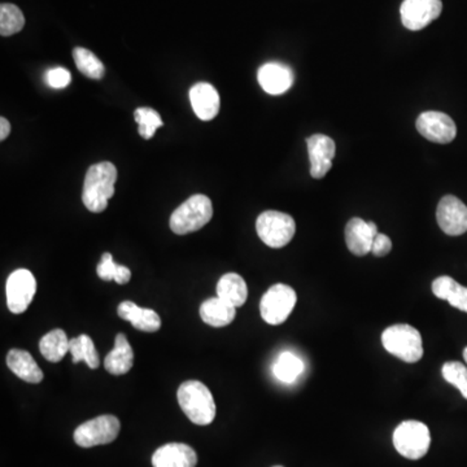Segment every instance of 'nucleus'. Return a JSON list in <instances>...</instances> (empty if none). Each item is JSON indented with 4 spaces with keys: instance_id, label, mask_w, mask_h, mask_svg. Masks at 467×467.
<instances>
[{
    "instance_id": "f257e3e1",
    "label": "nucleus",
    "mask_w": 467,
    "mask_h": 467,
    "mask_svg": "<svg viewBox=\"0 0 467 467\" xmlns=\"http://www.w3.org/2000/svg\"><path fill=\"white\" fill-rule=\"evenodd\" d=\"M117 169L112 163L90 166L83 183L82 202L93 213H102L114 195Z\"/></svg>"
},
{
    "instance_id": "f03ea898",
    "label": "nucleus",
    "mask_w": 467,
    "mask_h": 467,
    "mask_svg": "<svg viewBox=\"0 0 467 467\" xmlns=\"http://www.w3.org/2000/svg\"><path fill=\"white\" fill-rule=\"evenodd\" d=\"M180 409L197 426H208L216 418V403L208 387L199 380H188L177 392Z\"/></svg>"
},
{
    "instance_id": "7ed1b4c3",
    "label": "nucleus",
    "mask_w": 467,
    "mask_h": 467,
    "mask_svg": "<svg viewBox=\"0 0 467 467\" xmlns=\"http://www.w3.org/2000/svg\"><path fill=\"white\" fill-rule=\"evenodd\" d=\"M213 217V204L205 195L197 194L188 197L171 216V229L174 234L195 233L204 228Z\"/></svg>"
},
{
    "instance_id": "20e7f679",
    "label": "nucleus",
    "mask_w": 467,
    "mask_h": 467,
    "mask_svg": "<svg viewBox=\"0 0 467 467\" xmlns=\"http://www.w3.org/2000/svg\"><path fill=\"white\" fill-rule=\"evenodd\" d=\"M382 344L388 354L406 363H415L423 357L420 331L405 323L389 326L382 334Z\"/></svg>"
},
{
    "instance_id": "39448f33",
    "label": "nucleus",
    "mask_w": 467,
    "mask_h": 467,
    "mask_svg": "<svg viewBox=\"0 0 467 467\" xmlns=\"http://www.w3.org/2000/svg\"><path fill=\"white\" fill-rule=\"evenodd\" d=\"M256 231L268 247L278 249L291 242L296 233V223L288 213L266 211L256 221Z\"/></svg>"
},
{
    "instance_id": "423d86ee",
    "label": "nucleus",
    "mask_w": 467,
    "mask_h": 467,
    "mask_svg": "<svg viewBox=\"0 0 467 467\" xmlns=\"http://www.w3.org/2000/svg\"><path fill=\"white\" fill-rule=\"evenodd\" d=\"M431 444L429 427L418 421H405L394 432L395 449L408 460L425 457Z\"/></svg>"
},
{
    "instance_id": "0eeeda50",
    "label": "nucleus",
    "mask_w": 467,
    "mask_h": 467,
    "mask_svg": "<svg viewBox=\"0 0 467 467\" xmlns=\"http://www.w3.org/2000/svg\"><path fill=\"white\" fill-rule=\"evenodd\" d=\"M296 292L288 285L278 283L271 286L260 303L263 320L271 326L282 325L296 305Z\"/></svg>"
},
{
    "instance_id": "6e6552de",
    "label": "nucleus",
    "mask_w": 467,
    "mask_h": 467,
    "mask_svg": "<svg viewBox=\"0 0 467 467\" xmlns=\"http://www.w3.org/2000/svg\"><path fill=\"white\" fill-rule=\"evenodd\" d=\"M121 423L114 415L105 414L88 421L77 427L74 431V441L81 448H93L104 446L117 439Z\"/></svg>"
},
{
    "instance_id": "1a4fd4ad",
    "label": "nucleus",
    "mask_w": 467,
    "mask_h": 467,
    "mask_svg": "<svg viewBox=\"0 0 467 467\" xmlns=\"http://www.w3.org/2000/svg\"><path fill=\"white\" fill-rule=\"evenodd\" d=\"M37 292V280L28 269H17L5 283L7 306L13 314L27 312Z\"/></svg>"
},
{
    "instance_id": "9d476101",
    "label": "nucleus",
    "mask_w": 467,
    "mask_h": 467,
    "mask_svg": "<svg viewBox=\"0 0 467 467\" xmlns=\"http://www.w3.org/2000/svg\"><path fill=\"white\" fill-rule=\"evenodd\" d=\"M417 130L429 142L448 145L457 136L454 120L443 112H423L417 119Z\"/></svg>"
},
{
    "instance_id": "9b49d317",
    "label": "nucleus",
    "mask_w": 467,
    "mask_h": 467,
    "mask_svg": "<svg viewBox=\"0 0 467 467\" xmlns=\"http://www.w3.org/2000/svg\"><path fill=\"white\" fill-rule=\"evenodd\" d=\"M441 11V0H404L400 7L401 21L409 30H422L440 16Z\"/></svg>"
},
{
    "instance_id": "f8f14e48",
    "label": "nucleus",
    "mask_w": 467,
    "mask_h": 467,
    "mask_svg": "<svg viewBox=\"0 0 467 467\" xmlns=\"http://www.w3.org/2000/svg\"><path fill=\"white\" fill-rule=\"evenodd\" d=\"M437 220L441 230L451 237L467 231V206L454 195H446L440 200L437 209Z\"/></svg>"
},
{
    "instance_id": "ddd939ff",
    "label": "nucleus",
    "mask_w": 467,
    "mask_h": 467,
    "mask_svg": "<svg viewBox=\"0 0 467 467\" xmlns=\"http://www.w3.org/2000/svg\"><path fill=\"white\" fill-rule=\"evenodd\" d=\"M309 160H311V176L314 179H321L331 171L332 159L337 154L332 138L325 134H314L306 139Z\"/></svg>"
},
{
    "instance_id": "4468645a",
    "label": "nucleus",
    "mask_w": 467,
    "mask_h": 467,
    "mask_svg": "<svg viewBox=\"0 0 467 467\" xmlns=\"http://www.w3.org/2000/svg\"><path fill=\"white\" fill-rule=\"evenodd\" d=\"M378 234L379 231L372 221L354 217L346 226V247L356 256H365L371 252L372 242Z\"/></svg>"
},
{
    "instance_id": "2eb2a0df",
    "label": "nucleus",
    "mask_w": 467,
    "mask_h": 467,
    "mask_svg": "<svg viewBox=\"0 0 467 467\" xmlns=\"http://www.w3.org/2000/svg\"><path fill=\"white\" fill-rule=\"evenodd\" d=\"M257 79L265 93L271 96H282L288 93L294 83V73L288 65L268 63L259 69Z\"/></svg>"
},
{
    "instance_id": "dca6fc26",
    "label": "nucleus",
    "mask_w": 467,
    "mask_h": 467,
    "mask_svg": "<svg viewBox=\"0 0 467 467\" xmlns=\"http://www.w3.org/2000/svg\"><path fill=\"white\" fill-rule=\"evenodd\" d=\"M196 463V452L188 444H165L152 455L154 467H195Z\"/></svg>"
},
{
    "instance_id": "f3484780",
    "label": "nucleus",
    "mask_w": 467,
    "mask_h": 467,
    "mask_svg": "<svg viewBox=\"0 0 467 467\" xmlns=\"http://www.w3.org/2000/svg\"><path fill=\"white\" fill-rule=\"evenodd\" d=\"M191 105L195 114L203 121H211L220 112V96L209 83L199 82L190 90Z\"/></svg>"
},
{
    "instance_id": "a211bd4d",
    "label": "nucleus",
    "mask_w": 467,
    "mask_h": 467,
    "mask_svg": "<svg viewBox=\"0 0 467 467\" xmlns=\"http://www.w3.org/2000/svg\"><path fill=\"white\" fill-rule=\"evenodd\" d=\"M117 313L122 320L130 322L137 330L156 332L162 328V318L152 309L140 308L136 303L124 302L120 304Z\"/></svg>"
},
{
    "instance_id": "6ab92c4d",
    "label": "nucleus",
    "mask_w": 467,
    "mask_h": 467,
    "mask_svg": "<svg viewBox=\"0 0 467 467\" xmlns=\"http://www.w3.org/2000/svg\"><path fill=\"white\" fill-rule=\"evenodd\" d=\"M7 366L20 379L33 383V385L41 383L43 377H45L42 369L39 368L33 356L28 351H22V349H11L8 352Z\"/></svg>"
},
{
    "instance_id": "aec40b11",
    "label": "nucleus",
    "mask_w": 467,
    "mask_h": 467,
    "mask_svg": "<svg viewBox=\"0 0 467 467\" xmlns=\"http://www.w3.org/2000/svg\"><path fill=\"white\" fill-rule=\"evenodd\" d=\"M134 363V352L128 338L124 334H117L114 348L104 360L105 371L112 375H124L131 371Z\"/></svg>"
},
{
    "instance_id": "412c9836",
    "label": "nucleus",
    "mask_w": 467,
    "mask_h": 467,
    "mask_svg": "<svg viewBox=\"0 0 467 467\" xmlns=\"http://www.w3.org/2000/svg\"><path fill=\"white\" fill-rule=\"evenodd\" d=\"M200 317L203 322L212 328H225L237 317V308L219 296L212 297L200 306Z\"/></svg>"
},
{
    "instance_id": "4be33fe9",
    "label": "nucleus",
    "mask_w": 467,
    "mask_h": 467,
    "mask_svg": "<svg viewBox=\"0 0 467 467\" xmlns=\"http://www.w3.org/2000/svg\"><path fill=\"white\" fill-rule=\"evenodd\" d=\"M217 296L235 308H239L245 305L248 299L247 283L237 273L222 275L217 283Z\"/></svg>"
},
{
    "instance_id": "5701e85b",
    "label": "nucleus",
    "mask_w": 467,
    "mask_h": 467,
    "mask_svg": "<svg viewBox=\"0 0 467 467\" xmlns=\"http://www.w3.org/2000/svg\"><path fill=\"white\" fill-rule=\"evenodd\" d=\"M432 292L438 299L446 300L455 309L467 313V288L455 282L454 278H437L432 282Z\"/></svg>"
},
{
    "instance_id": "b1692460",
    "label": "nucleus",
    "mask_w": 467,
    "mask_h": 467,
    "mask_svg": "<svg viewBox=\"0 0 467 467\" xmlns=\"http://www.w3.org/2000/svg\"><path fill=\"white\" fill-rule=\"evenodd\" d=\"M69 342L67 334L56 329L46 334L39 342V351L42 356L50 363H60L69 351Z\"/></svg>"
},
{
    "instance_id": "393cba45",
    "label": "nucleus",
    "mask_w": 467,
    "mask_h": 467,
    "mask_svg": "<svg viewBox=\"0 0 467 467\" xmlns=\"http://www.w3.org/2000/svg\"><path fill=\"white\" fill-rule=\"evenodd\" d=\"M69 352L73 357V363H79L85 361L88 368L97 369L100 365L99 354L96 352L93 339L88 335H79L69 342Z\"/></svg>"
},
{
    "instance_id": "a878e982",
    "label": "nucleus",
    "mask_w": 467,
    "mask_h": 467,
    "mask_svg": "<svg viewBox=\"0 0 467 467\" xmlns=\"http://www.w3.org/2000/svg\"><path fill=\"white\" fill-rule=\"evenodd\" d=\"M304 371L303 361L291 352H283L274 363V375L283 383H294Z\"/></svg>"
},
{
    "instance_id": "bb28decb",
    "label": "nucleus",
    "mask_w": 467,
    "mask_h": 467,
    "mask_svg": "<svg viewBox=\"0 0 467 467\" xmlns=\"http://www.w3.org/2000/svg\"><path fill=\"white\" fill-rule=\"evenodd\" d=\"M96 273L100 279L105 280V282L114 280L119 285H126L131 279L130 269L114 263L113 256L110 252L103 254L102 262L97 265Z\"/></svg>"
},
{
    "instance_id": "cd10ccee",
    "label": "nucleus",
    "mask_w": 467,
    "mask_h": 467,
    "mask_svg": "<svg viewBox=\"0 0 467 467\" xmlns=\"http://www.w3.org/2000/svg\"><path fill=\"white\" fill-rule=\"evenodd\" d=\"M73 57L76 67L88 79H102L104 77V65L90 50L82 47L74 48Z\"/></svg>"
},
{
    "instance_id": "c85d7f7f",
    "label": "nucleus",
    "mask_w": 467,
    "mask_h": 467,
    "mask_svg": "<svg viewBox=\"0 0 467 467\" xmlns=\"http://www.w3.org/2000/svg\"><path fill=\"white\" fill-rule=\"evenodd\" d=\"M25 17L17 5L3 3L0 5V34L3 37L13 36L22 30Z\"/></svg>"
},
{
    "instance_id": "c756f323",
    "label": "nucleus",
    "mask_w": 467,
    "mask_h": 467,
    "mask_svg": "<svg viewBox=\"0 0 467 467\" xmlns=\"http://www.w3.org/2000/svg\"><path fill=\"white\" fill-rule=\"evenodd\" d=\"M134 119H136L140 137L145 138V139L154 138L157 129L164 125L160 114L152 108H138L134 112Z\"/></svg>"
},
{
    "instance_id": "7c9ffc66",
    "label": "nucleus",
    "mask_w": 467,
    "mask_h": 467,
    "mask_svg": "<svg viewBox=\"0 0 467 467\" xmlns=\"http://www.w3.org/2000/svg\"><path fill=\"white\" fill-rule=\"evenodd\" d=\"M441 374H443L444 379H446L449 385L457 387L463 399L467 400L466 366L463 365V363H458V361H451V363H444L443 368H441Z\"/></svg>"
},
{
    "instance_id": "2f4dec72",
    "label": "nucleus",
    "mask_w": 467,
    "mask_h": 467,
    "mask_svg": "<svg viewBox=\"0 0 467 467\" xmlns=\"http://www.w3.org/2000/svg\"><path fill=\"white\" fill-rule=\"evenodd\" d=\"M46 81L54 88H64L71 81V73L64 68L50 69L46 74Z\"/></svg>"
},
{
    "instance_id": "473e14b6",
    "label": "nucleus",
    "mask_w": 467,
    "mask_h": 467,
    "mask_svg": "<svg viewBox=\"0 0 467 467\" xmlns=\"http://www.w3.org/2000/svg\"><path fill=\"white\" fill-rule=\"evenodd\" d=\"M392 242L385 234H378L372 242L371 252L377 257H385L391 252Z\"/></svg>"
},
{
    "instance_id": "72a5a7b5",
    "label": "nucleus",
    "mask_w": 467,
    "mask_h": 467,
    "mask_svg": "<svg viewBox=\"0 0 467 467\" xmlns=\"http://www.w3.org/2000/svg\"><path fill=\"white\" fill-rule=\"evenodd\" d=\"M11 133V124L5 117L0 119V139L5 140Z\"/></svg>"
},
{
    "instance_id": "f704fd0d",
    "label": "nucleus",
    "mask_w": 467,
    "mask_h": 467,
    "mask_svg": "<svg viewBox=\"0 0 467 467\" xmlns=\"http://www.w3.org/2000/svg\"><path fill=\"white\" fill-rule=\"evenodd\" d=\"M463 360H465V363H467V346L463 349Z\"/></svg>"
},
{
    "instance_id": "c9c22d12",
    "label": "nucleus",
    "mask_w": 467,
    "mask_h": 467,
    "mask_svg": "<svg viewBox=\"0 0 467 467\" xmlns=\"http://www.w3.org/2000/svg\"><path fill=\"white\" fill-rule=\"evenodd\" d=\"M273 467H283V466H273Z\"/></svg>"
}]
</instances>
